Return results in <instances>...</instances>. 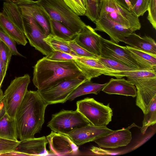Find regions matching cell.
<instances>
[{"label":"cell","mask_w":156,"mask_h":156,"mask_svg":"<svg viewBox=\"0 0 156 156\" xmlns=\"http://www.w3.org/2000/svg\"><path fill=\"white\" fill-rule=\"evenodd\" d=\"M48 105L37 90H27L15 118L17 135L20 140L34 138L40 132Z\"/></svg>","instance_id":"6da1fadb"},{"label":"cell","mask_w":156,"mask_h":156,"mask_svg":"<svg viewBox=\"0 0 156 156\" xmlns=\"http://www.w3.org/2000/svg\"><path fill=\"white\" fill-rule=\"evenodd\" d=\"M33 68L32 81L38 90L64 80L84 78L73 60L58 61L44 57L37 61Z\"/></svg>","instance_id":"7a4b0ae2"},{"label":"cell","mask_w":156,"mask_h":156,"mask_svg":"<svg viewBox=\"0 0 156 156\" xmlns=\"http://www.w3.org/2000/svg\"><path fill=\"white\" fill-rule=\"evenodd\" d=\"M36 2L48 17L61 22L75 34L80 32L86 25L63 0Z\"/></svg>","instance_id":"3957f363"},{"label":"cell","mask_w":156,"mask_h":156,"mask_svg":"<svg viewBox=\"0 0 156 156\" xmlns=\"http://www.w3.org/2000/svg\"><path fill=\"white\" fill-rule=\"evenodd\" d=\"M76 105V110L92 125L106 126L112 121L113 112L109 103L106 105L93 98H87L77 101Z\"/></svg>","instance_id":"277c9868"},{"label":"cell","mask_w":156,"mask_h":156,"mask_svg":"<svg viewBox=\"0 0 156 156\" xmlns=\"http://www.w3.org/2000/svg\"><path fill=\"white\" fill-rule=\"evenodd\" d=\"M90 124L77 111L62 109L52 115L47 126L52 131L67 134L73 130Z\"/></svg>","instance_id":"5b68a950"},{"label":"cell","mask_w":156,"mask_h":156,"mask_svg":"<svg viewBox=\"0 0 156 156\" xmlns=\"http://www.w3.org/2000/svg\"><path fill=\"white\" fill-rule=\"evenodd\" d=\"M30 82L29 74L16 77L4 93V100L6 113L15 119L17 110L27 91Z\"/></svg>","instance_id":"8992f818"},{"label":"cell","mask_w":156,"mask_h":156,"mask_svg":"<svg viewBox=\"0 0 156 156\" xmlns=\"http://www.w3.org/2000/svg\"><path fill=\"white\" fill-rule=\"evenodd\" d=\"M87 80L84 77L64 80L50 87L37 90L48 105L64 103L73 91Z\"/></svg>","instance_id":"52a82bcc"},{"label":"cell","mask_w":156,"mask_h":156,"mask_svg":"<svg viewBox=\"0 0 156 156\" xmlns=\"http://www.w3.org/2000/svg\"><path fill=\"white\" fill-rule=\"evenodd\" d=\"M25 25L24 35L30 45L46 56L51 54L53 50L44 40L47 36L43 30L32 17L22 16Z\"/></svg>","instance_id":"ba28073f"},{"label":"cell","mask_w":156,"mask_h":156,"mask_svg":"<svg viewBox=\"0 0 156 156\" xmlns=\"http://www.w3.org/2000/svg\"><path fill=\"white\" fill-rule=\"evenodd\" d=\"M136 90V105L144 114L152 99L156 96V77L140 79H127Z\"/></svg>","instance_id":"9c48e42d"},{"label":"cell","mask_w":156,"mask_h":156,"mask_svg":"<svg viewBox=\"0 0 156 156\" xmlns=\"http://www.w3.org/2000/svg\"><path fill=\"white\" fill-rule=\"evenodd\" d=\"M46 137L51 155L74 156L79 155V147L67 135L52 130Z\"/></svg>","instance_id":"30bf717a"},{"label":"cell","mask_w":156,"mask_h":156,"mask_svg":"<svg viewBox=\"0 0 156 156\" xmlns=\"http://www.w3.org/2000/svg\"><path fill=\"white\" fill-rule=\"evenodd\" d=\"M100 57L112 59L131 67L140 69L137 63L127 51L126 47L102 37L100 39Z\"/></svg>","instance_id":"8fae6325"},{"label":"cell","mask_w":156,"mask_h":156,"mask_svg":"<svg viewBox=\"0 0 156 156\" xmlns=\"http://www.w3.org/2000/svg\"><path fill=\"white\" fill-rule=\"evenodd\" d=\"M114 130L106 126H96L91 124L76 129L67 135L77 146H80L109 133Z\"/></svg>","instance_id":"7c38bea8"},{"label":"cell","mask_w":156,"mask_h":156,"mask_svg":"<svg viewBox=\"0 0 156 156\" xmlns=\"http://www.w3.org/2000/svg\"><path fill=\"white\" fill-rule=\"evenodd\" d=\"M12 1L16 3L22 16H28L34 18L46 35L50 33L49 18L36 1L32 0Z\"/></svg>","instance_id":"4fadbf2b"},{"label":"cell","mask_w":156,"mask_h":156,"mask_svg":"<svg viewBox=\"0 0 156 156\" xmlns=\"http://www.w3.org/2000/svg\"><path fill=\"white\" fill-rule=\"evenodd\" d=\"M94 23L96 25L94 29L95 31L106 33L109 36L110 41L116 44L133 32L129 28L110 20L105 15L100 16Z\"/></svg>","instance_id":"5bb4252c"},{"label":"cell","mask_w":156,"mask_h":156,"mask_svg":"<svg viewBox=\"0 0 156 156\" xmlns=\"http://www.w3.org/2000/svg\"><path fill=\"white\" fill-rule=\"evenodd\" d=\"M112 12L121 15L130 23L133 32L140 29L139 17L119 0H101L99 16Z\"/></svg>","instance_id":"9a60e30c"},{"label":"cell","mask_w":156,"mask_h":156,"mask_svg":"<svg viewBox=\"0 0 156 156\" xmlns=\"http://www.w3.org/2000/svg\"><path fill=\"white\" fill-rule=\"evenodd\" d=\"M101 36L90 26L86 25L74 38L82 48L98 58L101 54L100 39Z\"/></svg>","instance_id":"2e32d148"},{"label":"cell","mask_w":156,"mask_h":156,"mask_svg":"<svg viewBox=\"0 0 156 156\" xmlns=\"http://www.w3.org/2000/svg\"><path fill=\"white\" fill-rule=\"evenodd\" d=\"M132 139L131 133L126 128L114 131L93 141L100 147L114 149L127 146Z\"/></svg>","instance_id":"e0dca14e"},{"label":"cell","mask_w":156,"mask_h":156,"mask_svg":"<svg viewBox=\"0 0 156 156\" xmlns=\"http://www.w3.org/2000/svg\"><path fill=\"white\" fill-rule=\"evenodd\" d=\"M48 143L46 136L27 139L20 141L15 151L26 156L51 155L46 146Z\"/></svg>","instance_id":"ac0fdd59"},{"label":"cell","mask_w":156,"mask_h":156,"mask_svg":"<svg viewBox=\"0 0 156 156\" xmlns=\"http://www.w3.org/2000/svg\"><path fill=\"white\" fill-rule=\"evenodd\" d=\"M76 65L88 81L103 74L108 69L98 58H82L73 60Z\"/></svg>","instance_id":"d6986e66"},{"label":"cell","mask_w":156,"mask_h":156,"mask_svg":"<svg viewBox=\"0 0 156 156\" xmlns=\"http://www.w3.org/2000/svg\"><path fill=\"white\" fill-rule=\"evenodd\" d=\"M102 91L109 94H116L133 98L136 95L135 86L127 80L122 78H111Z\"/></svg>","instance_id":"ffe728a7"},{"label":"cell","mask_w":156,"mask_h":156,"mask_svg":"<svg viewBox=\"0 0 156 156\" xmlns=\"http://www.w3.org/2000/svg\"><path fill=\"white\" fill-rule=\"evenodd\" d=\"M122 42L135 48L153 54H156V44L151 37L145 35L140 36L133 32L122 39Z\"/></svg>","instance_id":"44dd1931"},{"label":"cell","mask_w":156,"mask_h":156,"mask_svg":"<svg viewBox=\"0 0 156 156\" xmlns=\"http://www.w3.org/2000/svg\"><path fill=\"white\" fill-rule=\"evenodd\" d=\"M126 48L140 69L156 70V54L149 53L130 46Z\"/></svg>","instance_id":"7402d4cb"},{"label":"cell","mask_w":156,"mask_h":156,"mask_svg":"<svg viewBox=\"0 0 156 156\" xmlns=\"http://www.w3.org/2000/svg\"><path fill=\"white\" fill-rule=\"evenodd\" d=\"M0 28L18 44L27 43L24 33L2 12H0Z\"/></svg>","instance_id":"603a6c76"},{"label":"cell","mask_w":156,"mask_h":156,"mask_svg":"<svg viewBox=\"0 0 156 156\" xmlns=\"http://www.w3.org/2000/svg\"><path fill=\"white\" fill-rule=\"evenodd\" d=\"M2 12L24 33V19L16 3L12 0L4 2Z\"/></svg>","instance_id":"cb8c5ba5"},{"label":"cell","mask_w":156,"mask_h":156,"mask_svg":"<svg viewBox=\"0 0 156 156\" xmlns=\"http://www.w3.org/2000/svg\"><path fill=\"white\" fill-rule=\"evenodd\" d=\"M103 75L117 78L126 77L127 79H140L156 77V70L137 69L124 71H106Z\"/></svg>","instance_id":"d4e9b609"},{"label":"cell","mask_w":156,"mask_h":156,"mask_svg":"<svg viewBox=\"0 0 156 156\" xmlns=\"http://www.w3.org/2000/svg\"><path fill=\"white\" fill-rule=\"evenodd\" d=\"M107 83L99 84L87 80L78 86L71 93L67 101H71L78 97L88 94H98L102 90Z\"/></svg>","instance_id":"484cf974"},{"label":"cell","mask_w":156,"mask_h":156,"mask_svg":"<svg viewBox=\"0 0 156 156\" xmlns=\"http://www.w3.org/2000/svg\"><path fill=\"white\" fill-rule=\"evenodd\" d=\"M0 137L10 140L18 141L15 119L6 113L0 119Z\"/></svg>","instance_id":"4316f807"},{"label":"cell","mask_w":156,"mask_h":156,"mask_svg":"<svg viewBox=\"0 0 156 156\" xmlns=\"http://www.w3.org/2000/svg\"><path fill=\"white\" fill-rule=\"evenodd\" d=\"M49 22L50 33L54 35L69 41L73 39L76 35L60 22L49 18Z\"/></svg>","instance_id":"83f0119b"},{"label":"cell","mask_w":156,"mask_h":156,"mask_svg":"<svg viewBox=\"0 0 156 156\" xmlns=\"http://www.w3.org/2000/svg\"><path fill=\"white\" fill-rule=\"evenodd\" d=\"M43 40L51 47L53 51L63 52L77 56L69 46L68 41L51 33L47 35Z\"/></svg>","instance_id":"f1b7e54d"},{"label":"cell","mask_w":156,"mask_h":156,"mask_svg":"<svg viewBox=\"0 0 156 156\" xmlns=\"http://www.w3.org/2000/svg\"><path fill=\"white\" fill-rule=\"evenodd\" d=\"M141 132L144 134L148 127L154 125L156 122V96L152 100L150 106L144 114Z\"/></svg>","instance_id":"f546056e"},{"label":"cell","mask_w":156,"mask_h":156,"mask_svg":"<svg viewBox=\"0 0 156 156\" xmlns=\"http://www.w3.org/2000/svg\"><path fill=\"white\" fill-rule=\"evenodd\" d=\"M98 59L99 61L108 69L107 71H124L138 69L110 58L99 57Z\"/></svg>","instance_id":"4dcf8cb0"},{"label":"cell","mask_w":156,"mask_h":156,"mask_svg":"<svg viewBox=\"0 0 156 156\" xmlns=\"http://www.w3.org/2000/svg\"><path fill=\"white\" fill-rule=\"evenodd\" d=\"M101 0H85L84 16L94 22L99 17Z\"/></svg>","instance_id":"1f68e13d"},{"label":"cell","mask_w":156,"mask_h":156,"mask_svg":"<svg viewBox=\"0 0 156 156\" xmlns=\"http://www.w3.org/2000/svg\"><path fill=\"white\" fill-rule=\"evenodd\" d=\"M48 59L58 61H66L82 58L67 53L53 50L49 55L45 56Z\"/></svg>","instance_id":"d6a6232c"},{"label":"cell","mask_w":156,"mask_h":156,"mask_svg":"<svg viewBox=\"0 0 156 156\" xmlns=\"http://www.w3.org/2000/svg\"><path fill=\"white\" fill-rule=\"evenodd\" d=\"M66 4L79 16H84L86 12L83 0H63Z\"/></svg>","instance_id":"836d02e7"},{"label":"cell","mask_w":156,"mask_h":156,"mask_svg":"<svg viewBox=\"0 0 156 156\" xmlns=\"http://www.w3.org/2000/svg\"><path fill=\"white\" fill-rule=\"evenodd\" d=\"M68 42L69 46L77 56L82 58H98L79 45L74 39Z\"/></svg>","instance_id":"e575fe53"},{"label":"cell","mask_w":156,"mask_h":156,"mask_svg":"<svg viewBox=\"0 0 156 156\" xmlns=\"http://www.w3.org/2000/svg\"><path fill=\"white\" fill-rule=\"evenodd\" d=\"M0 40L10 49L12 55L23 56L18 51L15 41L0 29Z\"/></svg>","instance_id":"d590c367"},{"label":"cell","mask_w":156,"mask_h":156,"mask_svg":"<svg viewBox=\"0 0 156 156\" xmlns=\"http://www.w3.org/2000/svg\"><path fill=\"white\" fill-rule=\"evenodd\" d=\"M12 55L9 48L0 40V58L5 68L7 70Z\"/></svg>","instance_id":"8d00e7d4"},{"label":"cell","mask_w":156,"mask_h":156,"mask_svg":"<svg viewBox=\"0 0 156 156\" xmlns=\"http://www.w3.org/2000/svg\"><path fill=\"white\" fill-rule=\"evenodd\" d=\"M20 141H15L0 137V154L14 151Z\"/></svg>","instance_id":"74e56055"},{"label":"cell","mask_w":156,"mask_h":156,"mask_svg":"<svg viewBox=\"0 0 156 156\" xmlns=\"http://www.w3.org/2000/svg\"><path fill=\"white\" fill-rule=\"evenodd\" d=\"M150 0H137L133 7L132 12L138 17L142 16L147 10Z\"/></svg>","instance_id":"f35d334b"},{"label":"cell","mask_w":156,"mask_h":156,"mask_svg":"<svg viewBox=\"0 0 156 156\" xmlns=\"http://www.w3.org/2000/svg\"><path fill=\"white\" fill-rule=\"evenodd\" d=\"M105 15L110 20L129 28L133 31L129 21L121 15L115 12L108 13Z\"/></svg>","instance_id":"ab89813d"},{"label":"cell","mask_w":156,"mask_h":156,"mask_svg":"<svg viewBox=\"0 0 156 156\" xmlns=\"http://www.w3.org/2000/svg\"><path fill=\"white\" fill-rule=\"evenodd\" d=\"M147 19L156 29V0H150L148 5Z\"/></svg>","instance_id":"60d3db41"},{"label":"cell","mask_w":156,"mask_h":156,"mask_svg":"<svg viewBox=\"0 0 156 156\" xmlns=\"http://www.w3.org/2000/svg\"><path fill=\"white\" fill-rule=\"evenodd\" d=\"M7 70L4 66L0 58V88L5 76Z\"/></svg>","instance_id":"b9f144b4"},{"label":"cell","mask_w":156,"mask_h":156,"mask_svg":"<svg viewBox=\"0 0 156 156\" xmlns=\"http://www.w3.org/2000/svg\"><path fill=\"white\" fill-rule=\"evenodd\" d=\"M6 113L5 107L0 112V119L4 116Z\"/></svg>","instance_id":"7bdbcfd3"},{"label":"cell","mask_w":156,"mask_h":156,"mask_svg":"<svg viewBox=\"0 0 156 156\" xmlns=\"http://www.w3.org/2000/svg\"><path fill=\"white\" fill-rule=\"evenodd\" d=\"M5 107L4 101L3 99L0 102V112Z\"/></svg>","instance_id":"ee69618b"},{"label":"cell","mask_w":156,"mask_h":156,"mask_svg":"<svg viewBox=\"0 0 156 156\" xmlns=\"http://www.w3.org/2000/svg\"><path fill=\"white\" fill-rule=\"evenodd\" d=\"M4 98V93L2 90L0 88V102Z\"/></svg>","instance_id":"f6af8a7d"},{"label":"cell","mask_w":156,"mask_h":156,"mask_svg":"<svg viewBox=\"0 0 156 156\" xmlns=\"http://www.w3.org/2000/svg\"><path fill=\"white\" fill-rule=\"evenodd\" d=\"M137 0H129L132 5L133 6V7L136 2Z\"/></svg>","instance_id":"bcb514c9"},{"label":"cell","mask_w":156,"mask_h":156,"mask_svg":"<svg viewBox=\"0 0 156 156\" xmlns=\"http://www.w3.org/2000/svg\"><path fill=\"white\" fill-rule=\"evenodd\" d=\"M84 3H85V0H83Z\"/></svg>","instance_id":"7dc6e473"},{"label":"cell","mask_w":156,"mask_h":156,"mask_svg":"<svg viewBox=\"0 0 156 156\" xmlns=\"http://www.w3.org/2000/svg\"><path fill=\"white\" fill-rule=\"evenodd\" d=\"M12 0V1H13V0Z\"/></svg>","instance_id":"c3c4849f"}]
</instances>
